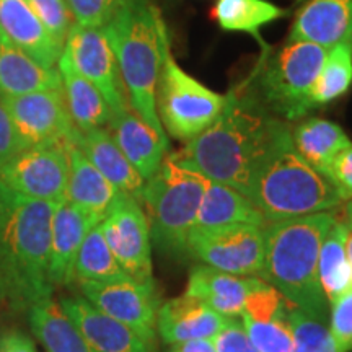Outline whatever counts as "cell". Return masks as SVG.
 <instances>
[{"label": "cell", "mask_w": 352, "mask_h": 352, "mask_svg": "<svg viewBox=\"0 0 352 352\" xmlns=\"http://www.w3.org/2000/svg\"><path fill=\"white\" fill-rule=\"evenodd\" d=\"M32 10L41 20L44 28L50 32L54 41L64 47L70 28L74 26V16L65 0H26Z\"/></svg>", "instance_id": "e575fe53"}, {"label": "cell", "mask_w": 352, "mask_h": 352, "mask_svg": "<svg viewBox=\"0 0 352 352\" xmlns=\"http://www.w3.org/2000/svg\"><path fill=\"white\" fill-rule=\"evenodd\" d=\"M26 314L32 333L46 352H91L60 303L52 297L33 305Z\"/></svg>", "instance_id": "f1b7e54d"}, {"label": "cell", "mask_w": 352, "mask_h": 352, "mask_svg": "<svg viewBox=\"0 0 352 352\" xmlns=\"http://www.w3.org/2000/svg\"><path fill=\"white\" fill-rule=\"evenodd\" d=\"M78 285L87 302L157 347V315L162 303L155 283H138L134 279L116 283L83 280Z\"/></svg>", "instance_id": "7c38bea8"}, {"label": "cell", "mask_w": 352, "mask_h": 352, "mask_svg": "<svg viewBox=\"0 0 352 352\" xmlns=\"http://www.w3.org/2000/svg\"><path fill=\"white\" fill-rule=\"evenodd\" d=\"M56 206L0 183V302L12 310L28 311L52 297L50 256Z\"/></svg>", "instance_id": "7a4b0ae2"}, {"label": "cell", "mask_w": 352, "mask_h": 352, "mask_svg": "<svg viewBox=\"0 0 352 352\" xmlns=\"http://www.w3.org/2000/svg\"><path fill=\"white\" fill-rule=\"evenodd\" d=\"M0 352H38L33 338L19 328H0Z\"/></svg>", "instance_id": "60d3db41"}, {"label": "cell", "mask_w": 352, "mask_h": 352, "mask_svg": "<svg viewBox=\"0 0 352 352\" xmlns=\"http://www.w3.org/2000/svg\"><path fill=\"white\" fill-rule=\"evenodd\" d=\"M2 39H3V36H2V33H0V41H2Z\"/></svg>", "instance_id": "f6af8a7d"}, {"label": "cell", "mask_w": 352, "mask_h": 352, "mask_svg": "<svg viewBox=\"0 0 352 352\" xmlns=\"http://www.w3.org/2000/svg\"><path fill=\"white\" fill-rule=\"evenodd\" d=\"M226 103L227 95L212 91L179 67L168 44L157 87V113L166 135L189 142L217 120Z\"/></svg>", "instance_id": "ba28073f"}, {"label": "cell", "mask_w": 352, "mask_h": 352, "mask_svg": "<svg viewBox=\"0 0 352 352\" xmlns=\"http://www.w3.org/2000/svg\"><path fill=\"white\" fill-rule=\"evenodd\" d=\"M248 199L267 222L331 212L346 202L328 176L318 173L298 155L289 126L280 132L254 175Z\"/></svg>", "instance_id": "5b68a950"}, {"label": "cell", "mask_w": 352, "mask_h": 352, "mask_svg": "<svg viewBox=\"0 0 352 352\" xmlns=\"http://www.w3.org/2000/svg\"><path fill=\"white\" fill-rule=\"evenodd\" d=\"M344 226L352 228V201H347L344 204Z\"/></svg>", "instance_id": "ee69618b"}, {"label": "cell", "mask_w": 352, "mask_h": 352, "mask_svg": "<svg viewBox=\"0 0 352 352\" xmlns=\"http://www.w3.org/2000/svg\"><path fill=\"white\" fill-rule=\"evenodd\" d=\"M328 178L336 184L341 195L347 199L352 197V145L344 148L338 157L334 158L331 166H329Z\"/></svg>", "instance_id": "ab89813d"}, {"label": "cell", "mask_w": 352, "mask_h": 352, "mask_svg": "<svg viewBox=\"0 0 352 352\" xmlns=\"http://www.w3.org/2000/svg\"><path fill=\"white\" fill-rule=\"evenodd\" d=\"M0 33L44 67L56 69L64 51L26 0H0Z\"/></svg>", "instance_id": "44dd1931"}, {"label": "cell", "mask_w": 352, "mask_h": 352, "mask_svg": "<svg viewBox=\"0 0 352 352\" xmlns=\"http://www.w3.org/2000/svg\"><path fill=\"white\" fill-rule=\"evenodd\" d=\"M329 314V333H331L340 352L352 351V287L338 296Z\"/></svg>", "instance_id": "d590c367"}, {"label": "cell", "mask_w": 352, "mask_h": 352, "mask_svg": "<svg viewBox=\"0 0 352 352\" xmlns=\"http://www.w3.org/2000/svg\"><path fill=\"white\" fill-rule=\"evenodd\" d=\"M10 114L23 148L69 142L74 126L64 90H46L0 98Z\"/></svg>", "instance_id": "5bb4252c"}, {"label": "cell", "mask_w": 352, "mask_h": 352, "mask_svg": "<svg viewBox=\"0 0 352 352\" xmlns=\"http://www.w3.org/2000/svg\"><path fill=\"white\" fill-rule=\"evenodd\" d=\"M100 227L122 271L138 283H155L151 227L142 204L134 197L121 195Z\"/></svg>", "instance_id": "8fae6325"}, {"label": "cell", "mask_w": 352, "mask_h": 352, "mask_svg": "<svg viewBox=\"0 0 352 352\" xmlns=\"http://www.w3.org/2000/svg\"><path fill=\"white\" fill-rule=\"evenodd\" d=\"M336 220L338 215L331 210L266 222L263 227L259 279L276 287L292 305L321 318L328 302L318 277L320 248Z\"/></svg>", "instance_id": "277c9868"}, {"label": "cell", "mask_w": 352, "mask_h": 352, "mask_svg": "<svg viewBox=\"0 0 352 352\" xmlns=\"http://www.w3.org/2000/svg\"><path fill=\"white\" fill-rule=\"evenodd\" d=\"M214 344L217 352H259L239 318H227L223 328L214 338Z\"/></svg>", "instance_id": "74e56055"}, {"label": "cell", "mask_w": 352, "mask_h": 352, "mask_svg": "<svg viewBox=\"0 0 352 352\" xmlns=\"http://www.w3.org/2000/svg\"><path fill=\"white\" fill-rule=\"evenodd\" d=\"M101 30L116 57L131 109L166 135L157 113V87L170 39L158 8L151 0H124Z\"/></svg>", "instance_id": "3957f363"}, {"label": "cell", "mask_w": 352, "mask_h": 352, "mask_svg": "<svg viewBox=\"0 0 352 352\" xmlns=\"http://www.w3.org/2000/svg\"><path fill=\"white\" fill-rule=\"evenodd\" d=\"M100 222L98 217L78 209L69 201L57 202L51 230L50 280L52 287L72 283L74 266L83 240Z\"/></svg>", "instance_id": "e0dca14e"}, {"label": "cell", "mask_w": 352, "mask_h": 352, "mask_svg": "<svg viewBox=\"0 0 352 352\" xmlns=\"http://www.w3.org/2000/svg\"><path fill=\"white\" fill-rule=\"evenodd\" d=\"M267 220L248 197L230 186L208 179L195 227L210 228L243 223L264 227Z\"/></svg>", "instance_id": "4316f807"}, {"label": "cell", "mask_w": 352, "mask_h": 352, "mask_svg": "<svg viewBox=\"0 0 352 352\" xmlns=\"http://www.w3.org/2000/svg\"><path fill=\"white\" fill-rule=\"evenodd\" d=\"M60 307L90 346L91 352H157L129 327L104 315L83 297H63Z\"/></svg>", "instance_id": "2e32d148"}, {"label": "cell", "mask_w": 352, "mask_h": 352, "mask_svg": "<svg viewBox=\"0 0 352 352\" xmlns=\"http://www.w3.org/2000/svg\"><path fill=\"white\" fill-rule=\"evenodd\" d=\"M285 8L270 0H217L212 8V19L226 32L252 34L261 41L259 30L287 15Z\"/></svg>", "instance_id": "f546056e"}, {"label": "cell", "mask_w": 352, "mask_h": 352, "mask_svg": "<svg viewBox=\"0 0 352 352\" xmlns=\"http://www.w3.org/2000/svg\"><path fill=\"white\" fill-rule=\"evenodd\" d=\"M227 318L199 298L183 296L162 303L157 315V334L166 344L192 340H214Z\"/></svg>", "instance_id": "d6986e66"}, {"label": "cell", "mask_w": 352, "mask_h": 352, "mask_svg": "<svg viewBox=\"0 0 352 352\" xmlns=\"http://www.w3.org/2000/svg\"><path fill=\"white\" fill-rule=\"evenodd\" d=\"M285 127L256 91L233 90L217 120L171 155L248 197L254 175Z\"/></svg>", "instance_id": "6da1fadb"}, {"label": "cell", "mask_w": 352, "mask_h": 352, "mask_svg": "<svg viewBox=\"0 0 352 352\" xmlns=\"http://www.w3.org/2000/svg\"><path fill=\"white\" fill-rule=\"evenodd\" d=\"M344 246H346L347 259H349V263H351V266H352V228H349V227H346Z\"/></svg>", "instance_id": "7bdbcfd3"}, {"label": "cell", "mask_w": 352, "mask_h": 352, "mask_svg": "<svg viewBox=\"0 0 352 352\" xmlns=\"http://www.w3.org/2000/svg\"><path fill=\"white\" fill-rule=\"evenodd\" d=\"M298 155L318 173L328 176L333 160L352 145L344 129L336 122L323 118H308L290 132Z\"/></svg>", "instance_id": "83f0119b"}, {"label": "cell", "mask_w": 352, "mask_h": 352, "mask_svg": "<svg viewBox=\"0 0 352 352\" xmlns=\"http://www.w3.org/2000/svg\"><path fill=\"white\" fill-rule=\"evenodd\" d=\"M344 233V222L338 219L324 235L320 248L318 277L328 303L352 287V266L346 254Z\"/></svg>", "instance_id": "4dcf8cb0"}, {"label": "cell", "mask_w": 352, "mask_h": 352, "mask_svg": "<svg viewBox=\"0 0 352 352\" xmlns=\"http://www.w3.org/2000/svg\"><path fill=\"white\" fill-rule=\"evenodd\" d=\"M21 151H23V144L16 134L15 124L7 108L0 101V168Z\"/></svg>", "instance_id": "f35d334b"}, {"label": "cell", "mask_w": 352, "mask_h": 352, "mask_svg": "<svg viewBox=\"0 0 352 352\" xmlns=\"http://www.w3.org/2000/svg\"><path fill=\"white\" fill-rule=\"evenodd\" d=\"M109 134L144 182L151 179L168 155V135L158 134L131 108L113 113Z\"/></svg>", "instance_id": "ac0fdd59"}, {"label": "cell", "mask_w": 352, "mask_h": 352, "mask_svg": "<svg viewBox=\"0 0 352 352\" xmlns=\"http://www.w3.org/2000/svg\"><path fill=\"white\" fill-rule=\"evenodd\" d=\"M63 90L57 69L44 67L32 56L2 39L0 41V98L36 91Z\"/></svg>", "instance_id": "d4e9b609"}, {"label": "cell", "mask_w": 352, "mask_h": 352, "mask_svg": "<svg viewBox=\"0 0 352 352\" xmlns=\"http://www.w3.org/2000/svg\"><path fill=\"white\" fill-rule=\"evenodd\" d=\"M64 54L72 67L94 83L103 95L111 113L131 108L122 85L116 57L101 28H88L74 23L64 44Z\"/></svg>", "instance_id": "4fadbf2b"}, {"label": "cell", "mask_w": 352, "mask_h": 352, "mask_svg": "<svg viewBox=\"0 0 352 352\" xmlns=\"http://www.w3.org/2000/svg\"><path fill=\"white\" fill-rule=\"evenodd\" d=\"M327 52L305 41H287L271 52L258 72V90H254L264 107L285 122L307 116Z\"/></svg>", "instance_id": "52a82bcc"}, {"label": "cell", "mask_w": 352, "mask_h": 352, "mask_svg": "<svg viewBox=\"0 0 352 352\" xmlns=\"http://www.w3.org/2000/svg\"><path fill=\"white\" fill-rule=\"evenodd\" d=\"M69 142L23 148L0 168V183L25 197L60 202L69 179Z\"/></svg>", "instance_id": "30bf717a"}, {"label": "cell", "mask_w": 352, "mask_h": 352, "mask_svg": "<svg viewBox=\"0 0 352 352\" xmlns=\"http://www.w3.org/2000/svg\"><path fill=\"white\" fill-rule=\"evenodd\" d=\"M290 307L292 303L263 279L248 294L240 318L259 352H292Z\"/></svg>", "instance_id": "9a60e30c"}, {"label": "cell", "mask_w": 352, "mask_h": 352, "mask_svg": "<svg viewBox=\"0 0 352 352\" xmlns=\"http://www.w3.org/2000/svg\"><path fill=\"white\" fill-rule=\"evenodd\" d=\"M186 253L206 266L228 274L259 277L263 266V227L235 226L197 228L189 233Z\"/></svg>", "instance_id": "9c48e42d"}, {"label": "cell", "mask_w": 352, "mask_h": 352, "mask_svg": "<svg viewBox=\"0 0 352 352\" xmlns=\"http://www.w3.org/2000/svg\"><path fill=\"white\" fill-rule=\"evenodd\" d=\"M259 280V277L228 274L199 264L189 272L186 294L199 298L226 318H239L243 311L246 297Z\"/></svg>", "instance_id": "603a6c76"}, {"label": "cell", "mask_w": 352, "mask_h": 352, "mask_svg": "<svg viewBox=\"0 0 352 352\" xmlns=\"http://www.w3.org/2000/svg\"><path fill=\"white\" fill-rule=\"evenodd\" d=\"M69 179L65 201L78 209L95 215L100 220L107 217L109 209L122 192L95 168L76 144L69 142Z\"/></svg>", "instance_id": "cb8c5ba5"}, {"label": "cell", "mask_w": 352, "mask_h": 352, "mask_svg": "<svg viewBox=\"0 0 352 352\" xmlns=\"http://www.w3.org/2000/svg\"><path fill=\"white\" fill-rule=\"evenodd\" d=\"M57 70L63 78L65 103L76 129L87 131L95 127H107L111 121V108L108 107L103 95L96 90L94 83L88 82L72 67L64 52L59 57Z\"/></svg>", "instance_id": "484cf974"}, {"label": "cell", "mask_w": 352, "mask_h": 352, "mask_svg": "<svg viewBox=\"0 0 352 352\" xmlns=\"http://www.w3.org/2000/svg\"><path fill=\"white\" fill-rule=\"evenodd\" d=\"M131 279L118 264L116 258L104 240L100 223L88 232L74 266V280H94V283H116Z\"/></svg>", "instance_id": "1f68e13d"}, {"label": "cell", "mask_w": 352, "mask_h": 352, "mask_svg": "<svg viewBox=\"0 0 352 352\" xmlns=\"http://www.w3.org/2000/svg\"><path fill=\"white\" fill-rule=\"evenodd\" d=\"M168 352H217L214 340H192L168 344Z\"/></svg>", "instance_id": "b9f144b4"}, {"label": "cell", "mask_w": 352, "mask_h": 352, "mask_svg": "<svg viewBox=\"0 0 352 352\" xmlns=\"http://www.w3.org/2000/svg\"><path fill=\"white\" fill-rule=\"evenodd\" d=\"M352 85V41L328 50L323 67L311 91V109L331 103L347 94Z\"/></svg>", "instance_id": "d6a6232c"}, {"label": "cell", "mask_w": 352, "mask_h": 352, "mask_svg": "<svg viewBox=\"0 0 352 352\" xmlns=\"http://www.w3.org/2000/svg\"><path fill=\"white\" fill-rule=\"evenodd\" d=\"M208 178L168 153L157 173L144 184L140 204L147 215L151 239L165 253H186Z\"/></svg>", "instance_id": "8992f818"}, {"label": "cell", "mask_w": 352, "mask_h": 352, "mask_svg": "<svg viewBox=\"0 0 352 352\" xmlns=\"http://www.w3.org/2000/svg\"><path fill=\"white\" fill-rule=\"evenodd\" d=\"M74 23L88 28H103L124 0H65Z\"/></svg>", "instance_id": "8d00e7d4"}, {"label": "cell", "mask_w": 352, "mask_h": 352, "mask_svg": "<svg viewBox=\"0 0 352 352\" xmlns=\"http://www.w3.org/2000/svg\"><path fill=\"white\" fill-rule=\"evenodd\" d=\"M289 41L314 43L327 51L352 41V0H307L294 19Z\"/></svg>", "instance_id": "ffe728a7"}, {"label": "cell", "mask_w": 352, "mask_h": 352, "mask_svg": "<svg viewBox=\"0 0 352 352\" xmlns=\"http://www.w3.org/2000/svg\"><path fill=\"white\" fill-rule=\"evenodd\" d=\"M289 320L292 327V352H340L324 318L292 305Z\"/></svg>", "instance_id": "836d02e7"}, {"label": "cell", "mask_w": 352, "mask_h": 352, "mask_svg": "<svg viewBox=\"0 0 352 352\" xmlns=\"http://www.w3.org/2000/svg\"><path fill=\"white\" fill-rule=\"evenodd\" d=\"M69 142L76 144L88 160L95 165L109 183L122 195L134 197L140 202L145 182L138 170L131 165L113 135L104 127L78 131L74 129Z\"/></svg>", "instance_id": "7402d4cb"}]
</instances>
